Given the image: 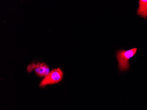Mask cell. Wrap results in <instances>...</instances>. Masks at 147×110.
I'll use <instances>...</instances> for the list:
<instances>
[{"label":"cell","instance_id":"1","mask_svg":"<svg viewBox=\"0 0 147 110\" xmlns=\"http://www.w3.org/2000/svg\"><path fill=\"white\" fill-rule=\"evenodd\" d=\"M137 48L127 50H119L116 52V57L118 62V67L121 72L127 71L129 67V60L135 55Z\"/></svg>","mask_w":147,"mask_h":110},{"label":"cell","instance_id":"4","mask_svg":"<svg viewBox=\"0 0 147 110\" xmlns=\"http://www.w3.org/2000/svg\"><path fill=\"white\" fill-rule=\"evenodd\" d=\"M138 5L139 7L137 11V15L144 19H147V0H139Z\"/></svg>","mask_w":147,"mask_h":110},{"label":"cell","instance_id":"2","mask_svg":"<svg viewBox=\"0 0 147 110\" xmlns=\"http://www.w3.org/2000/svg\"><path fill=\"white\" fill-rule=\"evenodd\" d=\"M63 72L61 68L53 69L44 77L39 84L40 87H44L48 85L57 84L62 80Z\"/></svg>","mask_w":147,"mask_h":110},{"label":"cell","instance_id":"3","mask_svg":"<svg viewBox=\"0 0 147 110\" xmlns=\"http://www.w3.org/2000/svg\"><path fill=\"white\" fill-rule=\"evenodd\" d=\"M26 70L29 72L34 71L38 76L41 77L46 76L50 72L49 67L44 62L30 63L27 66Z\"/></svg>","mask_w":147,"mask_h":110}]
</instances>
